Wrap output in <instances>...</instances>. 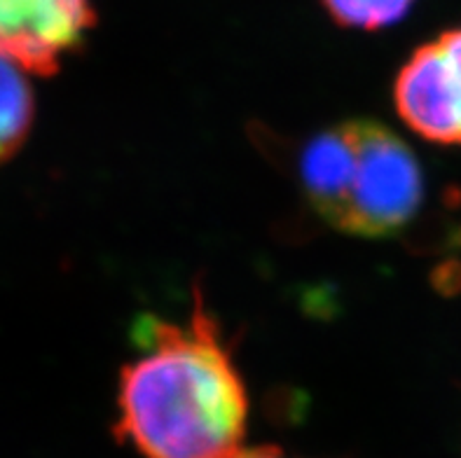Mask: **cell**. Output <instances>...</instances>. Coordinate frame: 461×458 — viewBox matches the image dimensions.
Instances as JSON below:
<instances>
[{
	"label": "cell",
	"instance_id": "cell-6",
	"mask_svg": "<svg viewBox=\"0 0 461 458\" xmlns=\"http://www.w3.org/2000/svg\"><path fill=\"white\" fill-rule=\"evenodd\" d=\"M29 70L0 52V164L22 148L33 122Z\"/></svg>",
	"mask_w": 461,
	"mask_h": 458
},
{
	"label": "cell",
	"instance_id": "cell-2",
	"mask_svg": "<svg viewBox=\"0 0 461 458\" xmlns=\"http://www.w3.org/2000/svg\"><path fill=\"white\" fill-rule=\"evenodd\" d=\"M357 159L330 225L357 237H392L405 229L424 199L417 157L389 129L354 120Z\"/></svg>",
	"mask_w": 461,
	"mask_h": 458
},
{
	"label": "cell",
	"instance_id": "cell-1",
	"mask_svg": "<svg viewBox=\"0 0 461 458\" xmlns=\"http://www.w3.org/2000/svg\"><path fill=\"white\" fill-rule=\"evenodd\" d=\"M143 354L120 374V426L146 458H232L249 398L216 320L197 297L185 325L146 320Z\"/></svg>",
	"mask_w": 461,
	"mask_h": 458
},
{
	"label": "cell",
	"instance_id": "cell-7",
	"mask_svg": "<svg viewBox=\"0 0 461 458\" xmlns=\"http://www.w3.org/2000/svg\"><path fill=\"white\" fill-rule=\"evenodd\" d=\"M330 17L354 29H382L401 22L415 0H321Z\"/></svg>",
	"mask_w": 461,
	"mask_h": 458
},
{
	"label": "cell",
	"instance_id": "cell-8",
	"mask_svg": "<svg viewBox=\"0 0 461 458\" xmlns=\"http://www.w3.org/2000/svg\"><path fill=\"white\" fill-rule=\"evenodd\" d=\"M232 458H281V454L276 449H249V452H237Z\"/></svg>",
	"mask_w": 461,
	"mask_h": 458
},
{
	"label": "cell",
	"instance_id": "cell-4",
	"mask_svg": "<svg viewBox=\"0 0 461 458\" xmlns=\"http://www.w3.org/2000/svg\"><path fill=\"white\" fill-rule=\"evenodd\" d=\"M92 23L89 0H0V52L29 73L54 76Z\"/></svg>",
	"mask_w": 461,
	"mask_h": 458
},
{
	"label": "cell",
	"instance_id": "cell-5",
	"mask_svg": "<svg viewBox=\"0 0 461 458\" xmlns=\"http://www.w3.org/2000/svg\"><path fill=\"white\" fill-rule=\"evenodd\" d=\"M354 159H357L354 120L316 134L314 139L307 140V146L300 152V183L323 220L330 222L345 197Z\"/></svg>",
	"mask_w": 461,
	"mask_h": 458
},
{
	"label": "cell",
	"instance_id": "cell-3",
	"mask_svg": "<svg viewBox=\"0 0 461 458\" xmlns=\"http://www.w3.org/2000/svg\"><path fill=\"white\" fill-rule=\"evenodd\" d=\"M396 108L412 131L461 143V29L420 47L398 73Z\"/></svg>",
	"mask_w": 461,
	"mask_h": 458
}]
</instances>
